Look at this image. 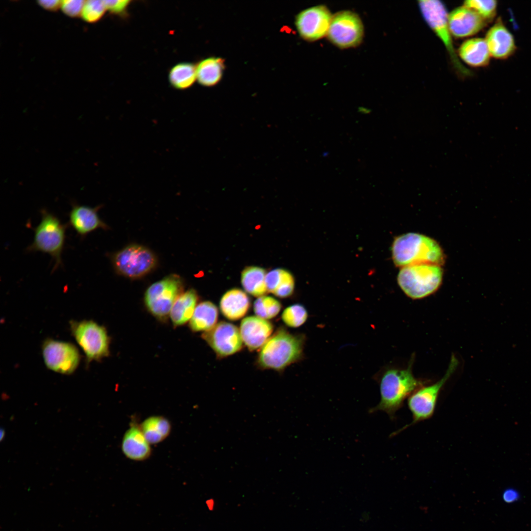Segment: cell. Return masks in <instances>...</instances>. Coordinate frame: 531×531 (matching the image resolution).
Instances as JSON below:
<instances>
[{
    "label": "cell",
    "mask_w": 531,
    "mask_h": 531,
    "mask_svg": "<svg viewBox=\"0 0 531 531\" xmlns=\"http://www.w3.org/2000/svg\"><path fill=\"white\" fill-rule=\"evenodd\" d=\"M458 364L457 358L454 354L452 355L447 371L441 379L431 385L420 387L408 397V406L412 414V421L392 433L393 436L412 425L432 417L440 392L443 385L455 372Z\"/></svg>",
    "instance_id": "cell-8"
},
{
    "label": "cell",
    "mask_w": 531,
    "mask_h": 531,
    "mask_svg": "<svg viewBox=\"0 0 531 531\" xmlns=\"http://www.w3.org/2000/svg\"><path fill=\"white\" fill-rule=\"evenodd\" d=\"M101 207V205L92 207L72 203L68 214L69 224L82 237L99 229L107 230L108 226L98 214Z\"/></svg>",
    "instance_id": "cell-16"
},
{
    "label": "cell",
    "mask_w": 531,
    "mask_h": 531,
    "mask_svg": "<svg viewBox=\"0 0 531 531\" xmlns=\"http://www.w3.org/2000/svg\"><path fill=\"white\" fill-rule=\"evenodd\" d=\"M140 428L150 444L158 443L170 435L171 424L161 415H152L146 418L140 424Z\"/></svg>",
    "instance_id": "cell-25"
},
{
    "label": "cell",
    "mask_w": 531,
    "mask_h": 531,
    "mask_svg": "<svg viewBox=\"0 0 531 531\" xmlns=\"http://www.w3.org/2000/svg\"><path fill=\"white\" fill-rule=\"evenodd\" d=\"M239 330L244 345L254 351L261 349L269 338L273 325L258 316H249L241 321Z\"/></svg>",
    "instance_id": "cell-17"
},
{
    "label": "cell",
    "mask_w": 531,
    "mask_h": 531,
    "mask_svg": "<svg viewBox=\"0 0 531 531\" xmlns=\"http://www.w3.org/2000/svg\"><path fill=\"white\" fill-rule=\"evenodd\" d=\"M306 336L290 333L279 327L260 349L256 364L261 369L283 371L290 365L301 360Z\"/></svg>",
    "instance_id": "cell-1"
},
{
    "label": "cell",
    "mask_w": 531,
    "mask_h": 531,
    "mask_svg": "<svg viewBox=\"0 0 531 531\" xmlns=\"http://www.w3.org/2000/svg\"><path fill=\"white\" fill-rule=\"evenodd\" d=\"M40 213L41 221L34 228L33 241L27 248V251L49 254L54 261L55 270L62 266L61 255L67 224H63L57 216L45 208Z\"/></svg>",
    "instance_id": "cell-4"
},
{
    "label": "cell",
    "mask_w": 531,
    "mask_h": 531,
    "mask_svg": "<svg viewBox=\"0 0 531 531\" xmlns=\"http://www.w3.org/2000/svg\"><path fill=\"white\" fill-rule=\"evenodd\" d=\"M150 445L145 437L140 424L131 423L122 439L121 450L123 454L131 460H145L151 453Z\"/></svg>",
    "instance_id": "cell-19"
},
{
    "label": "cell",
    "mask_w": 531,
    "mask_h": 531,
    "mask_svg": "<svg viewBox=\"0 0 531 531\" xmlns=\"http://www.w3.org/2000/svg\"><path fill=\"white\" fill-rule=\"evenodd\" d=\"M106 10L103 0H87L85 1L81 16L86 22L94 23L102 18Z\"/></svg>",
    "instance_id": "cell-32"
},
{
    "label": "cell",
    "mask_w": 531,
    "mask_h": 531,
    "mask_svg": "<svg viewBox=\"0 0 531 531\" xmlns=\"http://www.w3.org/2000/svg\"><path fill=\"white\" fill-rule=\"evenodd\" d=\"M42 352L46 367L61 374L73 373L80 361L78 348L69 342L46 339L43 343Z\"/></svg>",
    "instance_id": "cell-12"
},
{
    "label": "cell",
    "mask_w": 531,
    "mask_h": 531,
    "mask_svg": "<svg viewBox=\"0 0 531 531\" xmlns=\"http://www.w3.org/2000/svg\"><path fill=\"white\" fill-rule=\"evenodd\" d=\"M5 431L4 428L1 427L0 429V441L2 442L5 438Z\"/></svg>",
    "instance_id": "cell-37"
},
{
    "label": "cell",
    "mask_w": 531,
    "mask_h": 531,
    "mask_svg": "<svg viewBox=\"0 0 531 531\" xmlns=\"http://www.w3.org/2000/svg\"><path fill=\"white\" fill-rule=\"evenodd\" d=\"M280 302L273 297L263 295L254 301L253 310L256 316L265 320L276 317L281 309Z\"/></svg>",
    "instance_id": "cell-29"
},
{
    "label": "cell",
    "mask_w": 531,
    "mask_h": 531,
    "mask_svg": "<svg viewBox=\"0 0 531 531\" xmlns=\"http://www.w3.org/2000/svg\"><path fill=\"white\" fill-rule=\"evenodd\" d=\"M266 282L267 291L280 298L291 296L295 289V280L288 271L276 268L266 274Z\"/></svg>",
    "instance_id": "cell-24"
},
{
    "label": "cell",
    "mask_w": 531,
    "mask_h": 531,
    "mask_svg": "<svg viewBox=\"0 0 531 531\" xmlns=\"http://www.w3.org/2000/svg\"><path fill=\"white\" fill-rule=\"evenodd\" d=\"M183 291L181 278L177 275H169L148 288L144 297L145 306L157 321L166 323L174 303Z\"/></svg>",
    "instance_id": "cell-6"
},
{
    "label": "cell",
    "mask_w": 531,
    "mask_h": 531,
    "mask_svg": "<svg viewBox=\"0 0 531 531\" xmlns=\"http://www.w3.org/2000/svg\"><path fill=\"white\" fill-rule=\"evenodd\" d=\"M442 274V270L439 265H414L402 267L398 274L397 281L407 296L412 299H420L438 289Z\"/></svg>",
    "instance_id": "cell-5"
},
{
    "label": "cell",
    "mask_w": 531,
    "mask_h": 531,
    "mask_svg": "<svg viewBox=\"0 0 531 531\" xmlns=\"http://www.w3.org/2000/svg\"><path fill=\"white\" fill-rule=\"evenodd\" d=\"M202 338L219 358H224L239 352L243 341L240 330L233 324L221 321L210 330L202 333Z\"/></svg>",
    "instance_id": "cell-13"
},
{
    "label": "cell",
    "mask_w": 531,
    "mask_h": 531,
    "mask_svg": "<svg viewBox=\"0 0 531 531\" xmlns=\"http://www.w3.org/2000/svg\"><path fill=\"white\" fill-rule=\"evenodd\" d=\"M520 498V494L516 490L510 488L505 490L502 494L503 501L507 503H512L517 501Z\"/></svg>",
    "instance_id": "cell-36"
},
{
    "label": "cell",
    "mask_w": 531,
    "mask_h": 531,
    "mask_svg": "<svg viewBox=\"0 0 531 531\" xmlns=\"http://www.w3.org/2000/svg\"><path fill=\"white\" fill-rule=\"evenodd\" d=\"M282 320L288 326L297 328L307 320L308 313L302 304L296 303L286 308L281 315Z\"/></svg>",
    "instance_id": "cell-30"
},
{
    "label": "cell",
    "mask_w": 531,
    "mask_h": 531,
    "mask_svg": "<svg viewBox=\"0 0 531 531\" xmlns=\"http://www.w3.org/2000/svg\"><path fill=\"white\" fill-rule=\"evenodd\" d=\"M418 6L425 21L444 45L454 66L463 75H469L470 71L456 53L448 23V14L443 3L438 0H423L418 1Z\"/></svg>",
    "instance_id": "cell-9"
},
{
    "label": "cell",
    "mask_w": 531,
    "mask_h": 531,
    "mask_svg": "<svg viewBox=\"0 0 531 531\" xmlns=\"http://www.w3.org/2000/svg\"><path fill=\"white\" fill-rule=\"evenodd\" d=\"M38 4L44 9L54 11L61 7V0H42L37 1Z\"/></svg>",
    "instance_id": "cell-35"
},
{
    "label": "cell",
    "mask_w": 531,
    "mask_h": 531,
    "mask_svg": "<svg viewBox=\"0 0 531 531\" xmlns=\"http://www.w3.org/2000/svg\"><path fill=\"white\" fill-rule=\"evenodd\" d=\"M332 17L325 6L317 5L300 12L296 17L295 26L303 39L314 41L327 35Z\"/></svg>",
    "instance_id": "cell-14"
},
{
    "label": "cell",
    "mask_w": 531,
    "mask_h": 531,
    "mask_svg": "<svg viewBox=\"0 0 531 531\" xmlns=\"http://www.w3.org/2000/svg\"><path fill=\"white\" fill-rule=\"evenodd\" d=\"M103 1L107 10L117 15L124 14L131 2L128 0H103Z\"/></svg>",
    "instance_id": "cell-34"
},
{
    "label": "cell",
    "mask_w": 531,
    "mask_h": 531,
    "mask_svg": "<svg viewBox=\"0 0 531 531\" xmlns=\"http://www.w3.org/2000/svg\"><path fill=\"white\" fill-rule=\"evenodd\" d=\"M85 0H61V9L66 15L71 17L81 16Z\"/></svg>",
    "instance_id": "cell-33"
},
{
    "label": "cell",
    "mask_w": 531,
    "mask_h": 531,
    "mask_svg": "<svg viewBox=\"0 0 531 531\" xmlns=\"http://www.w3.org/2000/svg\"><path fill=\"white\" fill-rule=\"evenodd\" d=\"M486 21L474 10L464 5L453 9L448 15L451 34L457 38L477 33L484 27Z\"/></svg>",
    "instance_id": "cell-15"
},
{
    "label": "cell",
    "mask_w": 531,
    "mask_h": 531,
    "mask_svg": "<svg viewBox=\"0 0 531 531\" xmlns=\"http://www.w3.org/2000/svg\"><path fill=\"white\" fill-rule=\"evenodd\" d=\"M69 324L72 335L86 355L87 364L109 356L110 337L104 326L86 320L71 321Z\"/></svg>",
    "instance_id": "cell-7"
},
{
    "label": "cell",
    "mask_w": 531,
    "mask_h": 531,
    "mask_svg": "<svg viewBox=\"0 0 531 531\" xmlns=\"http://www.w3.org/2000/svg\"><path fill=\"white\" fill-rule=\"evenodd\" d=\"M266 272L263 268L249 266L241 273V282L244 290L255 297L266 294L267 289L266 282Z\"/></svg>",
    "instance_id": "cell-27"
},
{
    "label": "cell",
    "mask_w": 531,
    "mask_h": 531,
    "mask_svg": "<svg viewBox=\"0 0 531 531\" xmlns=\"http://www.w3.org/2000/svg\"><path fill=\"white\" fill-rule=\"evenodd\" d=\"M169 80L170 85L176 89L188 88L197 80L196 65L190 62L176 64L170 70Z\"/></svg>",
    "instance_id": "cell-28"
},
{
    "label": "cell",
    "mask_w": 531,
    "mask_h": 531,
    "mask_svg": "<svg viewBox=\"0 0 531 531\" xmlns=\"http://www.w3.org/2000/svg\"><path fill=\"white\" fill-rule=\"evenodd\" d=\"M224 68V60L221 58L204 59L196 65L197 80L203 86H213L220 80Z\"/></svg>",
    "instance_id": "cell-26"
},
{
    "label": "cell",
    "mask_w": 531,
    "mask_h": 531,
    "mask_svg": "<svg viewBox=\"0 0 531 531\" xmlns=\"http://www.w3.org/2000/svg\"><path fill=\"white\" fill-rule=\"evenodd\" d=\"M250 306L248 296L238 288L227 291L221 297L219 307L222 315L231 321H236L243 317Z\"/></svg>",
    "instance_id": "cell-20"
},
{
    "label": "cell",
    "mask_w": 531,
    "mask_h": 531,
    "mask_svg": "<svg viewBox=\"0 0 531 531\" xmlns=\"http://www.w3.org/2000/svg\"><path fill=\"white\" fill-rule=\"evenodd\" d=\"M207 504L208 505V507H209V509H210V510H213V509L214 505V502L213 500H212V499L209 500L207 501Z\"/></svg>",
    "instance_id": "cell-38"
},
{
    "label": "cell",
    "mask_w": 531,
    "mask_h": 531,
    "mask_svg": "<svg viewBox=\"0 0 531 531\" xmlns=\"http://www.w3.org/2000/svg\"><path fill=\"white\" fill-rule=\"evenodd\" d=\"M218 318L216 306L209 301H202L197 305L188 323L189 327L193 332L207 331L217 324Z\"/></svg>",
    "instance_id": "cell-23"
},
{
    "label": "cell",
    "mask_w": 531,
    "mask_h": 531,
    "mask_svg": "<svg viewBox=\"0 0 531 531\" xmlns=\"http://www.w3.org/2000/svg\"><path fill=\"white\" fill-rule=\"evenodd\" d=\"M485 39L491 56L495 59H507L515 51L513 36L500 18L488 30Z\"/></svg>",
    "instance_id": "cell-18"
},
{
    "label": "cell",
    "mask_w": 531,
    "mask_h": 531,
    "mask_svg": "<svg viewBox=\"0 0 531 531\" xmlns=\"http://www.w3.org/2000/svg\"><path fill=\"white\" fill-rule=\"evenodd\" d=\"M413 362L411 361L406 368H389L382 374L379 380L380 401L370 409V413L383 411L394 419L405 399L423 386V382L413 374Z\"/></svg>",
    "instance_id": "cell-2"
},
{
    "label": "cell",
    "mask_w": 531,
    "mask_h": 531,
    "mask_svg": "<svg viewBox=\"0 0 531 531\" xmlns=\"http://www.w3.org/2000/svg\"><path fill=\"white\" fill-rule=\"evenodd\" d=\"M458 55L464 62L472 67L487 65L491 57L485 39L482 38L465 41L459 48Z\"/></svg>",
    "instance_id": "cell-21"
},
{
    "label": "cell",
    "mask_w": 531,
    "mask_h": 531,
    "mask_svg": "<svg viewBox=\"0 0 531 531\" xmlns=\"http://www.w3.org/2000/svg\"><path fill=\"white\" fill-rule=\"evenodd\" d=\"M363 35L362 22L355 13L345 10L332 15L327 36L336 46L341 49L356 47Z\"/></svg>",
    "instance_id": "cell-11"
},
{
    "label": "cell",
    "mask_w": 531,
    "mask_h": 531,
    "mask_svg": "<svg viewBox=\"0 0 531 531\" xmlns=\"http://www.w3.org/2000/svg\"><path fill=\"white\" fill-rule=\"evenodd\" d=\"M394 264L403 267L429 264L441 266L444 255L439 244L432 238L417 233H407L395 238L392 246Z\"/></svg>",
    "instance_id": "cell-3"
},
{
    "label": "cell",
    "mask_w": 531,
    "mask_h": 531,
    "mask_svg": "<svg viewBox=\"0 0 531 531\" xmlns=\"http://www.w3.org/2000/svg\"><path fill=\"white\" fill-rule=\"evenodd\" d=\"M463 5L470 8L482 17L485 21L491 20L496 14V0H467Z\"/></svg>",
    "instance_id": "cell-31"
},
{
    "label": "cell",
    "mask_w": 531,
    "mask_h": 531,
    "mask_svg": "<svg viewBox=\"0 0 531 531\" xmlns=\"http://www.w3.org/2000/svg\"><path fill=\"white\" fill-rule=\"evenodd\" d=\"M199 295L193 289L183 292L177 299L170 311L169 319L174 327L189 323L198 305Z\"/></svg>",
    "instance_id": "cell-22"
},
{
    "label": "cell",
    "mask_w": 531,
    "mask_h": 531,
    "mask_svg": "<svg viewBox=\"0 0 531 531\" xmlns=\"http://www.w3.org/2000/svg\"><path fill=\"white\" fill-rule=\"evenodd\" d=\"M116 272L136 279L148 273L156 266L157 259L149 249L140 245H128L111 256Z\"/></svg>",
    "instance_id": "cell-10"
}]
</instances>
